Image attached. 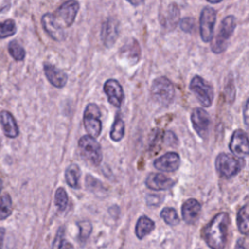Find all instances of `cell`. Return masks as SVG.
I'll use <instances>...</instances> for the list:
<instances>
[{
    "label": "cell",
    "instance_id": "obj_38",
    "mask_svg": "<svg viewBox=\"0 0 249 249\" xmlns=\"http://www.w3.org/2000/svg\"><path fill=\"white\" fill-rule=\"evenodd\" d=\"M4 236H5V229L0 227V249H2V247H3Z\"/></svg>",
    "mask_w": 249,
    "mask_h": 249
},
{
    "label": "cell",
    "instance_id": "obj_33",
    "mask_svg": "<svg viewBox=\"0 0 249 249\" xmlns=\"http://www.w3.org/2000/svg\"><path fill=\"white\" fill-rule=\"evenodd\" d=\"M66 240L64 239V227H60L55 234V237L53 242V249H60L63 243Z\"/></svg>",
    "mask_w": 249,
    "mask_h": 249
},
{
    "label": "cell",
    "instance_id": "obj_18",
    "mask_svg": "<svg viewBox=\"0 0 249 249\" xmlns=\"http://www.w3.org/2000/svg\"><path fill=\"white\" fill-rule=\"evenodd\" d=\"M42 26L47 34L55 41H62L65 38V32L63 29L59 28L53 19V15L51 13H46L41 18Z\"/></svg>",
    "mask_w": 249,
    "mask_h": 249
},
{
    "label": "cell",
    "instance_id": "obj_6",
    "mask_svg": "<svg viewBox=\"0 0 249 249\" xmlns=\"http://www.w3.org/2000/svg\"><path fill=\"white\" fill-rule=\"evenodd\" d=\"M190 90L203 107H210L214 99V89L203 78L196 75L190 82Z\"/></svg>",
    "mask_w": 249,
    "mask_h": 249
},
{
    "label": "cell",
    "instance_id": "obj_34",
    "mask_svg": "<svg viewBox=\"0 0 249 249\" xmlns=\"http://www.w3.org/2000/svg\"><path fill=\"white\" fill-rule=\"evenodd\" d=\"M86 186L88 187V189H89L91 191L102 188L101 182L99 180L95 179L94 177H92L91 175H87V177H86Z\"/></svg>",
    "mask_w": 249,
    "mask_h": 249
},
{
    "label": "cell",
    "instance_id": "obj_32",
    "mask_svg": "<svg viewBox=\"0 0 249 249\" xmlns=\"http://www.w3.org/2000/svg\"><path fill=\"white\" fill-rule=\"evenodd\" d=\"M180 28L187 33H192L196 28V20L192 17H187L179 21Z\"/></svg>",
    "mask_w": 249,
    "mask_h": 249
},
{
    "label": "cell",
    "instance_id": "obj_41",
    "mask_svg": "<svg viewBox=\"0 0 249 249\" xmlns=\"http://www.w3.org/2000/svg\"><path fill=\"white\" fill-rule=\"evenodd\" d=\"M2 185H3V183H2V180L0 179V193H1V190H2Z\"/></svg>",
    "mask_w": 249,
    "mask_h": 249
},
{
    "label": "cell",
    "instance_id": "obj_7",
    "mask_svg": "<svg viewBox=\"0 0 249 249\" xmlns=\"http://www.w3.org/2000/svg\"><path fill=\"white\" fill-rule=\"evenodd\" d=\"M79 150L81 157L94 165H99L102 160V150L100 144L91 136L84 135L80 138Z\"/></svg>",
    "mask_w": 249,
    "mask_h": 249
},
{
    "label": "cell",
    "instance_id": "obj_8",
    "mask_svg": "<svg viewBox=\"0 0 249 249\" xmlns=\"http://www.w3.org/2000/svg\"><path fill=\"white\" fill-rule=\"evenodd\" d=\"M100 109L95 103H89L84 111V126L86 131L89 133L88 135L91 137L99 136L102 125L100 121Z\"/></svg>",
    "mask_w": 249,
    "mask_h": 249
},
{
    "label": "cell",
    "instance_id": "obj_19",
    "mask_svg": "<svg viewBox=\"0 0 249 249\" xmlns=\"http://www.w3.org/2000/svg\"><path fill=\"white\" fill-rule=\"evenodd\" d=\"M0 124L7 137L16 138L18 135V126L14 116L9 111L3 110L0 112Z\"/></svg>",
    "mask_w": 249,
    "mask_h": 249
},
{
    "label": "cell",
    "instance_id": "obj_15",
    "mask_svg": "<svg viewBox=\"0 0 249 249\" xmlns=\"http://www.w3.org/2000/svg\"><path fill=\"white\" fill-rule=\"evenodd\" d=\"M201 204L195 198L187 199L181 207V214L184 222L188 225L195 224L200 214Z\"/></svg>",
    "mask_w": 249,
    "mask_h": 249
},
{
    "label": "cell",
    "instance_id": "obj_28",
    "mask_svg": "<svg viewBox=\"0 0 249 249\" xmlns=\"http://www.w3.org/2000/svg\"><path fill=\"white\" fill-rule=\"evenodd\" d=\"M8 51L11 54V56L18 61H21L25 57V50L21 45H19L17 41H11L8 45Z\"/></svg>",
    "mask_w": 249,
    "mask_h": 249
},
{
    "label": "cell",
    "instance_id": "obj_13",
    "mask_svg": "<svg viewBox=\"0 0 249 249\" xmlns=\"http://www.w3.org/2000/svg\"><path fill=\"white\" fill-rule=\"evenodd\" d=\"M180 156L176 152H167L154 160L156 169L163 172H174L180 166Z\"/></svg>",
    "mask_w": 249,
    "mask_h": 249
},
{
    "label": "cell",
    "instance_id": "obj_26",
    "mask_svg": "<svg viewBox=\"0 0 249 249\" xmlns=\"http://www.w3.org/2000/svg\"><path fill=\"white\" fill-rule=\"evenodd\" d=\"M13 212V204L11 196L8 193H5L0 197V220L7 219Z\"/></svg>",
    "mask_w": 249,
    "mask_h": 249
},
{
    "label": "cell",
    "instance_id": "obj_2",
    "mask_svg": "<svg viewBox=\"0 0 249 249\" xmlns=\"http://www.w3.org/2000/svg\"><path fill=\"white\" fill-rule=\"evenodd\" d=\"M151 96L161 106H168L175 97L173 84L166 77L156 78L151 86Z\"/></svg>",
    "mask_w": 249,
    "mask_h": 249
},
{
    "label": "cell",
    "instance_id": "obj_35",
    "mask_svg": "<svg viewBox=\"0 0 249 249\" xmlns=\"http://www.w3.org/2000/svg\"><path fill=\"white\" fill-rule=\"evenodd\" d=\"M243 122L244 124L246 126V128L249 130V98H247V100L245 101V104L243 106Z\"/></svg>",
    "mask_w": 249,
    "mask_h": 249
},
{
    "label": "cell",
    "instance_id": "obj_4",
    "mask_svg": "<svg viewBox=\"0 0 249 249\" xmlns=\"http://www.w3.org/2000/svg\"><path fill=\"white\" fill-rule=\"evenodd\" d=\"M235 26H236V19L234 16L229 15L223 18L219 27L218 34L216 35L211 46V50L213 53H221L227 49L228 42L231 37V35L233 34Z\"/></svg>",
    "mask_w": 249,
    "mask_h": 249
},
{
    "label": "cell",
    "instance_id": "obj_30",
    "mask_svg": "<svg viewBox=\"0 0 249 249\" xmlns=\"http://www.w3.org/2000/svg\"><path fill=\"white\" fill-rule=\"evenodd\" d=\"M17 32L16 22L13 19H6L0 22V38H7L13 36Z\"/></svg>",
    "mask_w": 249,
    "mask_h": 249
},
{
    "label": "cell",
    "instance_id": "obj_36",
    "mask_svg": "<svg viewBox=\"0 0 249 249\" xmlns=\"http://www.w3.org/2000/svg\"><path fill=\"white\" fill-rule=\"evenodd\" d=\"M160 203V199L159 196L148 195L147 196V204L148 205H159Z\"/></svg>",
    "mask_w": 249,
    "mask_h": 249
},
{
    "label": "cell",
    "instance_id": "obj_11",
    "mask_svg": "<svg viewBox=\"0 0 249 249\" xmlns=\"http://www.w3.org/2000/svg\"><path fill=\"white\" fill-rule=\"evenodd\" d=\"M191 121L193 124V127L196 131V133L202 138L206 137L211 124L210 116L207 111L199 107L195 108L191 114Z\"/></svg>",
    "mask_w": 249,
    "mask_h": 249
},
{
    "label": "cell",
    "instance_id": "obj_9",
    "mask_svg": "<svg viewBox=\"0 0 249 249\" xmlns=\"http://www.w3.org/2000/svg\"><path fill=\"white\" fill-rule=\"evenodd\" d=\"M216 23V11L215 9L205 6L199 17V34L204 43L212 41L214 34V27Z\"/></svg>",
    "mask_w": 249,
    "mask_h": 249
},
{
    "label": "cell",
    "instance_id": "obj_21",
    "mask_svg": "<svg viewBox=\"0 0 249 249\" xmlns=\"http://www.w3.org/2000/svg\"><path fill=\"white\" fill-rule=\"evenodd\" d=\"M81 169L76 163H71L65 170V181L67 185L73 189L80 188Z\"/></svg>",
    "mask_w": 249,
    "mask_h": 249
},
{
    "label": "cell",
    "instance_id": "obj_31",
    "mask_svg": "<svg viewBox=\"0 0 249 249\" xmlns=\"http://www.w3.org/2000/svg\"><path fill=\"white\" fill-rule=\"evenodd\" d=\"M78 227H79V239L82 242H85L90 235L92 226L89 221H81L78 222Z\"/></svg>",
    "mask_w": 249,
    "mask_h": 249
},
{
    "label": "cell",
    "instance_id": "obj_17",
    "mask_svg": "<svg viewBox=\"0 0 249 249\" xmlns=\"http://www.w3.org/2000/svg\"><path fill=\"white\" fill-rule=\"evenodd\" d=\"M44 72L45 75L48 79V81L55 88H63L66 83H67V74L62 71L61 69L57 68L56 66L50 64V63H45L44 64Z\"/></svg>",
    "mask_w": 249,
    "mask_h": 249
},
{
    "label": "cell",
    "instance_id": "obj_10",
    "mask_svg": "<svg viewBox=\"0 0 249 249\" xmlns=\"http://www.w3.org/2000/svg\"><path fill=\"white\" fill-rule=\"evenodd\" d=\"M229 148L238 158L249 156V138L246 132L241 129L234 130L231 134Z\"/></svg>",
    "mask_w": 249,
    "mask_h": 249
},
{
    "label": "cell",
    "instance_id": "obj_1",
    "mask_svg": "<svg viewBox=\"0 0 249 249\" xmlns=\"http://www.w3.org/2000/svg\"><path fill=\"white\" fill-rule=\"evenodd\" d=\"M229 226V214L219 212L201 229V237L210 249H225Z\"/></svg>",
    "mask_w": 249,
    "mask_h": 249
},
{
    "label": "cell",
    "instance_id": "obj_39",
    "mask_svg": "<svg viewBox=\"0 0 249 249\" xmlns=\"http://www.w3.org/2000/svg\"><path fill=\"white\" fill-rule=\"evenodd\" d=\"M60 249H74V247H73V245H72L70 242L65 241V242L63 243V245L61 246Z\"/></svg>",
    "mask_w": 249,
    "mask_h": 249
},
{
    "label": "cell",
    "instance_id": "obj_29",
    "mask_svg": "<svg viewBox=\"0 0 249 249\" xmlns=\"http://www.w3.org/2000/svg\"><path fill=\"white\" fill-rule=\"evenodd\" d=\"M54 203L59 211H64L68 205V196L62 187H59L55 192Z\"/></svg>",
    "mask_w": 249,
    "mask_h": 249
},
{
    "label": "cell",
    "instance_id": "obj_20",
    "mask_svg": "<svg viewBox=\"0 0 249 249\" xmlns=\"http://www.w3.org/2000/svg\"><path fill=\"white\" fill-rule=\"evenodd\" d=\"M155 222L147 216H141L136 222L135 234L138 239H143L155 230Z\"/></svg>",
    "mask_w": 249,
    "mask_h": 249
},
{
    "label": "cell",
    "instance_id": "obj_40",
    "mask_svg": "<svg viewBox=\"0 0 249 249\" xmlns=\"http://www.w3.org/2000/svg\"><path fill=\"white\" fill-rule=\"evenodd\" d=\"M129 3L132 4V5H139V4H142L143 2L142 1H140V2H131V1H129Z\"/></svg>",
    "mask_w": 249,
    "mask_h": 249
},
{
    "label": "cell",
    "instance_id": "obj_3",
    "mask_svg": "<svg viewBox=\"0 0 249 249\" xmlns=\"http://www.w3.org/2000/svg\"><path fill=\"white\" fill-rule=\"evenodd\" d=\"M244 160L241 158L228 154L220 153L215 160L217 172L227 179L235 176L243 167Z\"/></svg>",
    "mask_w": 249,
    "mask_h": 249
},
{
    "label": "cell",
    "instance_id": "obj_24",
    "mask_svg": "<svg viewBox=\"0 0 249 249\" xmlns=\"http://www.w3.org/2000/svg\"><path fill=\"white\" fill-rule=\"evenodd\" d=\"M124 136V122L118 115L115 118V121L112 124V128L110 130V138L113 141H121Z\"/></svg>",
    "mask_w": 249,
    "mask_h": 249
},
{
    "label": "cell",
    "instance_id": "obj_37",
    "mask_svg": "<svg viewBox=\"0 0 249 249\" xmlns=\"http://www.w3.org/2000/svg\"><path fill=\"white\" fill-rule=\"evenodd\" d=\"M234 249H247V248H246V244H245L244 239L239 238V239L236 241V243H235Z\"/></svg>",
    "mask_w": 249,
    "mask_h": 249
},
{
    "label": "cell",
    "instance_id": "obj_12",
    "mask_svg": "<svg viewBox=\"0 0 249 249\" xmlns=\"http://www.w3.org/2000/svg\"><path fill=\"white\" fill-rule=\"evenodd\" d=\"M103 90L107 95L110 104L115 107H121L124 94L121 84L115 79H108L103 86Z\"/></svg>",
    "mask_w": 249,
    "mask_h": 249
},
{
    "label": "cell",
    "instance_id": "obj_27",
    "mask_svg": "<svg viewBox=\"0 0 249 249\" xmlns=\"http://www.w3.org/2000/svg\"><path fill=\"white\" fill-rule=\"evenodd\" d=\"M160 218L169 226H176L180 223V218L177 211L172 207H164L160 211Z\"/></svg>",
    "mask_w": 249,
    "mask_h": 249
},
{
    "label": "cell",
    "instance_id": "obj_16",
    "mask_svg": "<svg viewBox=\"0 0 249 249\" xmlns=\"http://www.w3.org/2000/svg\"><path fill=\"white\" fill-rule=\"evenodd\" d=\"M174 184L175 182L171 178L162 173L152 172L148 174L145 180V185L153 191H165L170 189Z\"/></svg>",
    "mask_w": 249,
    "mask_h": 249
},
{
    "label": "cell",
    "instance_id": "obj_25",
    "mask_svg": "<svg viewBox=\"0 0 249 249\" xmlns=\"http://www.w3.org/2000/svg\"><path fill=\"white\" fill-rule=\"evenodd\" d=\"M121 53L123 55H126V57L128 59H132L133 61H137L139 59L140 56V49H139V45L137 43V41L135 40H131V42L125 44L122 51Z\"/></svg>",
    "mask_w": 249,
    "mask_h": 249
},
{
    "label": "cell",
    "instance_id": "obj_22",
    "mask_svg": "<svg viewBox=\"0 0 249 249\" xmlns=\"http://www.w3.org/2000/svg\"><path fill=\"white\" fill-rule=\"evenodd\" d=\"M179 15H180V11L178 6L175 3L169 4L167 7L166 14L163 17L162 25H164L166 28L173 29L177 25V23H179L178 22Z\"/></svg>",
    "mask_w": 249,
    "mask_h": 249
},
{
    "label": "cell",
    "instance_id": "obj_14",
    "mask_svg": "<svg viewBox=\"0 0 249 249\" xmlns=\"http://www.w3.org/2000/svg\"><path fill=\"white\" fill-rule=\"evenodd\" d=\"M101 40L104 46L111 47L119 36V22L115 18H108L101 27Z\"/></svg>",
    "mask_w": 249,
    "mask_h": 249
},
{
    "label": "cell",
    "instance_id": "obj_5",
    "mask_svg": "<svg viewBox=\"0 0 249 249\" xmlns=\"http://www.w3.org/2000/svg\"><path fill=\"white\" fill-rule=\"evenodd\" d=\"M80 4L77 1L70 0L63 2L53 15V19L54 23L61 29L71 26L76 18L77 13L79 11Z\"/></svg>",
    "mask_w": 249,
    "mask_h": 249
},
{
    "label": "cell",
    "instance_id": "obj_23",
    "mask_svg": "<svg viewBox=\"0 0 249 249\" xmlns=\"http://www.w3.org/2000/svg\"><path fill=\"white\" fill-rule=\"evenodd\" d=\"M236 225L239 232L249 235V209L248 206L241 207L236 215Z\"/></svg>",
    "mask_w": 249,
    "mask_h": 249
}]
</instances>
